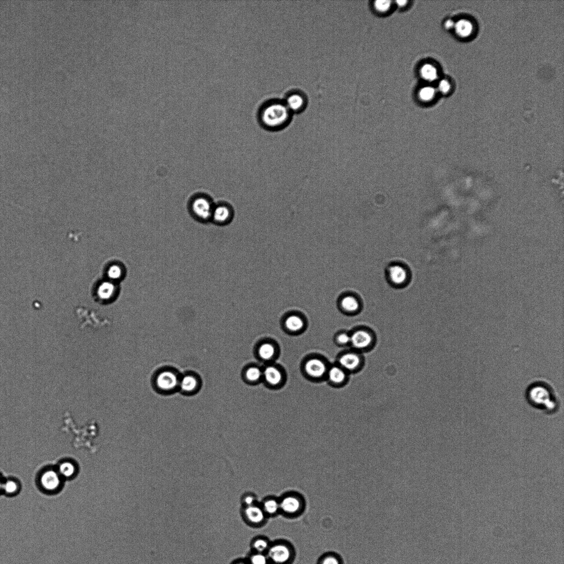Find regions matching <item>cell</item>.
I'll use <instances>...</instances> for the list:
<instances>
[{
  "instance_id": "6da1fadb",
  "label": "cell",
  "mask_w": 564,
  "mask_h": 564,
  "mask_svg": "<svg viewBox=\"0 0 564 564\" xmlns=\"http://www.w3.org/2000/svg\"><path fill=\"white\" fill-rule=\"evenodd\" d=\"M525 396L532 407L548 415H555L561 407L558 393L553 385L546 380L533 381L528 385Z\"/></svg>"
},
{
  "instance_id": "7a4b0ae2",
  "label": "cell",
  "mask_w": 564,
  "mask_h": 564,
  "mask_svg": "<svg viewBox=\"0 0 564 564\" xmlns=\"http://www.w3.org/2000/svg\"><path fill=\"white\" fill-rule=\"evenodd\" d=\"M292 113L286 104L273 101L265 106L259 114V121L263 127L271 132L285 128L291 120Z\"/></svg>"
},
{
  "instance_id": "3957f363",
  "label": "cell",
  "mask_w": 564,
  "mask_h": 564,
  "mask_svg": "<svg viewBox=\"0 0 564 564\" xmlns=\"http://www.w3.org/2000/svg\"><path fill=\"white\" fill-rule=\"evenodd\" d=\"M329 364L324 356L311 354L302 360L300 370L302 375L309 381L320 382L326 380Z\"/></svg>"
},
{
  "instance_id": "277c9868",
  "label": "cell",
  "mask_w": 564,
  "mask_h": 564,
  "mask_svg": "<svg viewBox=\"0 0 564 564\" xmlns=\"http://www.w3.org/2000/svg\"><path fill=\"white\" fill-rule=\"evenodd\" d=\"M215 203L208 195L197 194L192 196L189 203V210L192 217L200 222L211 221Z\"/></svg>"
},
{
  "instance_id": "5b68a950",
  "label": "cell",
  "mask_w": 564,
  "mask_h": 564,
  "mask_svg": "<svg viewBox=\"0 0 564 564\" xmlns=\"http://www.w3.org/2000/svg\"><path fill=\"white\" fill-rule=\"evenodd\" d=\"M263 382L271 390L283 388L287 380V375L283 367L276 362L265 364L263 366Z\"/></svg>"
},
{
  "instance_id": "8992f818",
  "label": "cell",
  "mask_w": 564,
  "mask_h": 564,
  "mask_svg": "<svg viewBox=\"0 0 564 564\" xmlns=\"http://www.w3.org/2000/svg\"><path fill=\"white\" fill-rule=\"evenodd\" d=\"M280 354L279 347L277 342L269 339L259 342L254 349L257 358L265 364L276 362Z\"/></svg>"
},
{
  "instance_id": "52a82bcc",
  "label": "cell",
  "mask_w": 564,
  "mask_h": 564,
  "mask_svg": "<svg viewBox=\"0 0 564 564\" xmlns=\"http://www.w3.org/2000/svg\"><path fill=\"white\" fill-rule=\"evenodd\" d=\"M375 336L372 331L366 328L355 329L350 334V346L355 351H365L374 345Z\"/></svg>"
},
{
  "instance_id": "ba28073f",
  "label": "cell",
  "mask_w": 564,
  "mask_h": 564,
  "mask_svg": "<svg viewBox=\"0 0 564 564\" xmlns=\"http://www.w3.org/2000/svg\"><path fill=\"white\" fill-rule=\"evenodd\" d=\"M180 377L173 370H164L158 373L155 383L157 389L163 393H170L180 384Z\"/></svg>"
},
{
  "instance_id": "9c48e42d",
  "label": "cell",
  "mask_w": 564,
  "mask_h": 564,
  "mask_svg": "<svg viewBox=\"0 0 564 564\" xmlns=\"http://www.w3.org/2000/svg\"><path fill=\"white\" fill-rule=\"evenodd\" d=\"M235 215V210L230 204L220 202L215 204L211 221L218 225H228L233 221Z\"/></svg>"
},
{
  "instance_id": "30bf717a",
  "label": "cell",
  "mask_w": 564,
  "mask_h": 564,
  "mask_svg": "<svg viewBox=\"0 0 564 564\" xmlns=\"http://www.w3.org/2000/svg\"><path fill=\"white\" fill-rule=\"evenodd\" d=\"M363 359L361 354L355 350L344 352L339 355L337 364L348 373L356 372L363 366Z\"/></svg>"
},
{
  "instance_id": "8fae6325",
  "label": "cell",
  "mask_w": 564,
  "mask_h": 564,
  "mask_svg": "<svg viewBox=\"0 0 564 564\" xmlns=\"http://www.w3.org/2000/svg\"><path fill=\"white\" fill-rule=\"evenodd\" d=\"M306 320L304 316L299 313H291L286 315L283 321L285 331L292 335H298L303 332L306 328Z\"/></svg>"
},
{
  "instance_id": "7c38bea8",
  "label": "cell",
  "mask_w": 564,
  "mask_h": 564,
  "mask_svg": "<svg viewBox=\"0 0 564 564\" xmlns=\"http://www.w3.org/2000/svg\"><path fill=\"white\" fill-rule=\"evenodd\" d=\"M387 274L392 285L397 287L404 286L409 281V271L407 268L401 264H394L389 266Z\"/></svg>"
},
{
  "instance_id": "4fadbf2b",
  "label": "cell",
  "mask_w": 564,
  "mask_h": 564,
  "mask_svg": "<svg viewBox=\"0 0 564 564\" xmlns=\"http://www.w3.org/2000/svg\"><path fill=\"white\" fill-rule=\"evenodd\" d=\"M263 366L254 363L247 364L242 371L243 381L252 386L263 382Z\"/></svg>"
},
{
  "instance_id": "5bb4252c",
  "label": "cell",
  "mask_w": 564,
  "mask_h": 564,
  "mask_svg": "<svg viewBox=\"0 0 564 564\" xmlns=\"http://www.w3.org/2000/svg\"><path fill=\"white\" fill-rule=\"evenodd\" d=\"M348 373L338 364L330 365L326 380L334 387H340L345 384L348 379Z\"/></svg>"
},
{
  "instance_id": "9a60e30c",
  "label": "cell",
  "mask_w": 564,
  "mask_h": 564,
  "mask_svg": "<svg viewBox=\"0 0 564 564\" xmlns=\"http://www.w3.org/2000/svg\"><path fill=\"white\" fill-rule=\"evenodd\" d=\"M40 481L44 490L54 492L58 490L60 486L61 476L58 472L47 470L42 474Z\"/></svg>"
},
{
  "instance_id": "2e32d148",
  "label": "cell",
  "mask_w": 564,
  "mask_h": 564,
  "mask_svg": "<svg viewBox=\"0 0 564 564\" xmlns=\"http://www.w3.org/2000/svg\"><path fill=\"white\" fill-rule=\"evenodd\" d=\"M339 306L344 313L353 315L358 313L361 308V302L358 298L352 294H346L339 300Z\"/></svg>"
},
{
  "instance_id": "e0dca14e",
  "label": "cell",
  "mask_w": 564,
  "mask_h": 564,
  "mask_svg": "<svg viewBox=\"0 0 564 564\" xmlns=\"http://www.w3.org/2000/svg\"><path fill=\"white\" fill-rule=\"evenodd\" d=\"M268 558L275 563H284L291 558V550L285 545H274L268 548Z\"/></svg>"
},
{
  "instance_id": "ac0fdd59",
  "label": "cell",
  "mask_w": 564,
  "mask_h": 564,
  "mask_svg": "<svg viewBox=\"0 0 564 564\" xmlns=\"http://www.w3.org/2000/svg\"><path fill=\"white\" fill-rule=\"evenodd\" d=\"M199 387V381L195 375L189 374L180 378L178 388L184 394H193L196 393Z\"/></svg>"
},
{
  "instance_id": "d6986e66",
  "label": "cell",
  "mask_w": 564,
  "mask_h": 564,
  "mask_svg": "<svg viewBox=\"0 0 564 564\" xmlns=\"http://www.w3.org/2000/svg\"><path fill=\"white\" fill-rule=\"evenodd\" d=\"M285 104L291 113H298L304 108L306 100L301 94L294 93L288 96Z\"/></svg>"
},
{
  "instance_id": "ffe728a7",
  "label": "cell",
  "mask_w": 564,
  "mask_h": 564,
  "mask_svg": "<svg viewBox=\"0 0 564 564\" xmlns=\"http://www.w3.org/2000/svg\"><path fill=\"white\" fill-rule=\"evenodd\" d=\"M280 510L287 514L297 513L301 507L300 501L296 497L287 496L279 502Z\"/></svg>"
},
{
  "instance_id": "44dd1931",
  "label": "cell",
  "mask_w": 564,
  "mask_h": 564,
  "mask_svg": "<svg viewBox=\"0 0 564 564\" xmlns=\"http://www.w3.org/2000/svg\"><path fill=\"white\" fill-rule=\"evenodd\" d=\"M244 514L247 520L252 524H259L263 522L265 518V513L263 508L255 505L246 506Z\"/></svg>"
},
{
  "instance_id": "7402d4cb",
  "label": "cell",
  "mask_w": 564,
  "mask_h": 564,
  "mask_svg": "<svg viewBox=\"0 0 564 564\" xmlns=\"http://www.w3.org/2000/svg\"><path fill=\"white\" fill-rule=\"evenodd\" d=\"M117 293V287L115 283L112 281L103 282L98 289V295L99 297L103 300H109L112 299Z\"/></svg>"
},
{
  "instance_id": "603a6c76",
  "label": "cell",
  "mask_w": 564,
  "mask_h": 564,
  "mask_svg": "<svg viewBox=\"0 0 564 564\" xmlns=\"http://www.w3.org/2000/svg\"><path fill=\"white\" fill-rule=\"evenodd\" d=\"M455 29L458 36L462 38H466L471 35L473 31V25L469 20L460 19L455 24Z\"/></svg>"
},
{
  "instance_id": "cb8c5ba5",
  "label": "cell",
  "mask_w": 564,
  "mask_h": 564,
  "mask_svg": "<svg viewBox=\"0 0 564 564\" xmlns=\"http://www.w3.org/2000/svg\"><path fill=\"white\" fill-rule=\"evenodd\" d=\"M58 472L61 477L70 478L72 477L76 472V467L72 462L66 460L59 465Z\"/></svg>"
},
{
  "instance_id": "d4e9b609",
  "label": "cell",
  "mask_w": 564,
  "mask_h": 564,
  "mask_svg": "<svg viewBox=\"0 0 564 564\" xmlns=\"http://www.w3.org/2000/svg\"><path fill=\"white\" fill-rule=\"evenodd\" d=\"M125 270L121 265L113 264L110 266L107 271V274L110 281L115 283L116 281L121 279L124 276Z\"/></svg>"
},
{
  "instance_id": "484cf974",
  "label": "cell",
  "mask_w": 564,
  "mask_h": 564,
  "mask_svg": "<svg viewBox=\"0 0 564 564\" xmlns=\"http://www.w3.org/2000/svg\"><path fill=\"white\" fill-rule=\"evenodd\" d=\"M422 77L426 81L432 82L438 78L437 68L431 64L424 65L421 69Z\"/></svg>"
},
{
  "instance_id": "4316f807",
  "label": "cell",
  "mask_w": 564,
  "mask_h": 564,
  "mask_svg": "<svg viewBox=\"0 0 564 564\" xmlns=\"http://www.w3.org/2000/svg\"><path fill=\"white\" fill-rule=\"evenodd\" d=\"M265 514L274 515L280 510L279 502L276 500L270 499L265 501L263 507Z\"/></svg>"
},
{
  "instance_id": "83f0119b",
  "label": "cell",
  "mask_w": 564,
  "mask_h": 564,
  "mask_svg": "<svg viewBox=\"0 0 564 564\" xmlns=\"http://www.w3.org/2000/svg\"><path fill=\"white\" fill-rule=\"evenodd\" d=\"M19 490V485L15 480H8L3 482L2 491L6 494L12 495L16 494Z\"/></svg>"
},
{
  "instance_id": "f1b7e54d",
  "label": "cell",
  "mask_w": 564,
  "mask_h": 564,
  "mask_svg": "<svg viewBox=\"0 0 564 564\" xmlns=\"http://www.w3.org/2000/svg\"><path fill=\"white\" fill-rule=\"evenodd\" d=\"M435 94V89L430 86L422 88L419 91V98L424 101H429L434 98Z\"/></svg>"
},
{
  "instance_id": "f546056e",
  "label": "cell",
  "mask_w": 564,
  "mask_h": 564,
  "mask_svg": "<svg viewBox=\"0 0 564 564\" xmlns=\"http://www.w3.org/2000/svg\"><path fill=\"white\" fill-rule=\"evenodd\" d=\"M335 342L339 346L350 345V334L345 331L340 332L335 337Z\"/></svg>"
},
{
  "instance_id": "4dcf8cb0",
  "label": "cell",
  "mask_w": 564,
  "mask_h": 564,
  "mask_svg": "<svg viewBox=\"0 0 564 564\" xmlns=\"http://www.w3.org/2000/svg\"><path fill=\"white\" fill-rule=\"evenodd\" d=\"M253 548L257 553H263L270 548L268 542L264 539H259L254 541L253 543Z\"/></svg>"
},
{
  "instance_id": "1f68e13d",
  "label": "cell",
  "mask_w": 564,
  "mask_h": 564,
  "mask_svg": "<svg viewBox=\"0 0 564 564\" xmlns=\"http://www.w3.org/2000/svg\"><path fill=\"white\" fill-rule=\"evenodd\" d=\"M250 562L251 564H267V557L263 553H257L251 556Z\"/></svg>"
},
{
  "instance_id": "d6a6232c",
  "label": "cell",
  "mask_w": 564,
  "mask_h": 564,
  "mask_svg": "<svg viewBox=\"0 0 564 564\" xmlns=\"http://www.w3.org/2000/svg\"><path fill=\"white\" fill-rule=\"evenodd\" d=\"M390 1H376L375 3V8L377 11L380 12H386L389 10L391 7Z\"/></svg>"
},
{
  "instance_id": "836d02e7",
  "label": "cell",
  "mask_w": 564,
  "mask_h": 564,
  "mask_svg": "<svg viewBox=\"0 0 564 564\" xmlns=\"http://www.w3.org/2000/svg\"><path fill=\"white\" fill-rule=\"evenodd\" d=\"M438 88L439 91L442 93L445 94L448 93L450 89V85L449 82L446 80H442L440 82Z\"/></svg>"
},
{
  "instance_id": "e575fe53",
  "label": "cell",
  "mask_w": 564,
  "mask_h": 564,
  "mask_svg": "<svg viewBox=\"0 0 564 564\" xmlns=\"http://www.w3.org/2000/svg\"><path fill=\"white\" fill-rule=\"evenodd\" d=\"M321 564H340L338 557L334 555H328L323 559Z\"/></svg>"
},
{
  "instance_id": "d590c367",
  "label": "cell",
  "mask_w": 564,
  "mask_h": 564,
  "mask_svg": "<svg viewBox=\"0 0 564 564\" xmlns=\"http://www.w3.org/2000/svg\"><path fill=\"white\" fill-rule=\"evenodd\" d=\"M244 503L246 506H250L254 505V502H255V499L252 496V495H247L244 498Z\"/></svg>"
},
{
  "instance_id": "8d00e7d4",
  "label": "cell",
  "mask_w": 564,
  "mask_h": 564,
  "mask_svg": "<svg viewBox=\"0 0 564 564\" xmlns=\"http://www.w3.org/2000/svg\"><path fill=\"white\" fill-rule=\"evenodd\" d=\"M444 25L446 29L450 30L452 29L454 26H455V24H454L452 20L448 19L446 20Z\"/></svg>"
},
{
  "instance_id": "74e56055",
  "label": "cell",
  "mask_w": 564,
  "mask_h": 564,
  "mask_svg": "<svg viewBox=\"0 0 564 564\" xmlns=\"http://www.w3.org/2000/svg\"><path fill=\"white\" fill-rule=\"evenodd\" d=\"M396 3L398 7H400V8H403V7L407 5L408 2L407 1H397Z\"/></svg>"
},
{
  "instance_id": "f35d334b",
  "label": "cell",
  "mask_w": 564,
  "mask_h": 564,
  "mask_svg": "<svg viewBox=\"0 0 564 564\" xmlns=\"http://www.w3.org/2000/svg\"><path fill=\"white\" fill-rule=\"evenodd\" d=\"M3 482L2 479L0 478V491H2Z\"/></svg>"
},
{
  "instance_id": "ab89813d",
  "label": "cell",
  "mask_w": 564,
  "mask_h": 564,
  "mask_svg": "<svg viewBox=\"0 0 564 564\" xmlns=\"http://www.w3.org/2000/svg\"><path fill=\"white\" fill-rule=\"evenodd\" d=\"M238 564H245V563H238Z\"/></svg>"
}]
</instances>
